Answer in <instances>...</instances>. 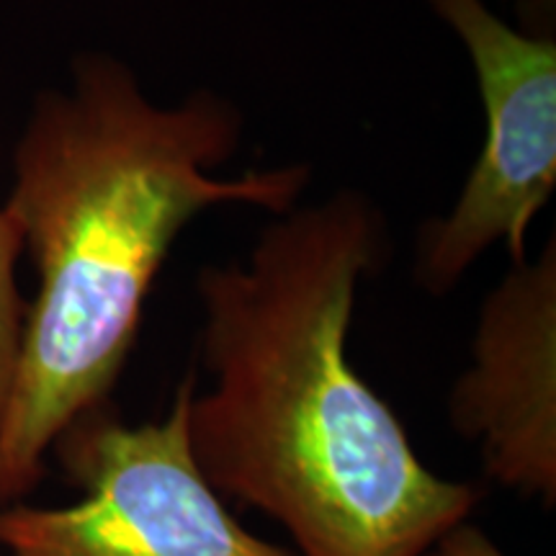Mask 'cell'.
<instances>
[{
  "mask_svg": "<svg viewBox=\"0 0 556 556\" xmlns=\"http://www.w3.org/2000/svg\"><path fill=\"white\" fill-rule=\"evenodd\" d=\"M24 250V232L18 222L0 206V409L11 392L16 374L21 336H24L26 309L16 283V261Z\"/></svg>",
  "mask_w": 556,
  "mask_h": 556,
  "instance_id": "6",
  "label": "cell"
},
{
  "mask_svg": "<svg viewBox=\"0 0 556 556\" xmlns=\"http://www.w3.org/2000/svg\"><path fill=\"white\" fill-rule=\"evenodd\" d=\"M451 426L477 443L484 475L556 503V240L513 263L479 309L471 366L448 397Z\"/></svg>",
  "mask_w": 556,
  "mask_h": 556,
  "instance_id": "5",
  "label": "cell"
},
{
  "mask_svg": "<svg viewBox=\"0 0 556 556\" xmlns=\"http://www.w3.org/2000/svg\"><path fill=\"white\" fill-rule=\"evenodd\" d=\"M467 47L486 137L446 217L417 232L415 281L441 296L490 248L528 261L526 240L556 186V41L516 31L482 0H428Z\"/></svg>",
  "mask_w": 556,
  "mask_h": 556,
  "instance_id": "4",
  "label": "cell"
},
{
  "mask_svg": "<svg viewBox=\"0 0 556 556\" xmlns=\"http://www.w3.org/2000/svg\"><path fill=\"white\" fill-rule=\"evenodd\" d=\"M193 392L186 374L157 422L127 426L106 405L75 420L54 446L80 503L0 507V556H299L250 533L199 471Z\"/></svg>",
  "mask_w": 556,
  "mask_h": 556,
  "instance_id": "3",
  "label": "cell"
},
{
  "mask_svg": "<svg viewBox=\"0 0 556 556\" xmlns=\"http://www.w3.org/2000/svg\"><path fill=\"white\" fill-rule=\"evenodd\" d=\"M240 109L214 90L155 103L111 54L75 58L67 88L37 96L3 208L39 274L0 409V507L37 486L60 435L106 405L142 307L184 227L214 206L287 214L309 165L214 176L242 142Z\"/></svg>",
  "mask_w": 556,
  "mask_h": 556,
  "instance_id": "2",
  "label": "cell"
},
{
  "mask_svg": "<svg viewBox=\"0 0 556 556\" xmlns=\"http://www.w3.org/2000/svg\"><path fill=\"white\" fill-rule=\"evenodd\" d=\"M389 225L356 189L278 214L242 263L204 266L189 446L219 497L255 507L299 556H420L479 492L428 469L392 407L348 361L361 281Z\"/></svg>",
  "mask_w": 556,
  "mask_h": 556,
  "instance_id": "1",
  "label": "cell"
},
{
  "mask_svg": "<svg viewBox=\"0 0 556 556\" xmlns=\"http://www.w3.org/2000/svg\"><path fill=\"white\" fill-rule=\"evenodd\" d=\"M420 556H505V554L500 552L495 541L486 536L482 528L471 526L464 520V523L448 528V531Z\"/></svg>",
  "mask_w": 556,
  "mask_h": 556,
  "instance_id": "7",
  "label": "cell"
}]
</instances>
